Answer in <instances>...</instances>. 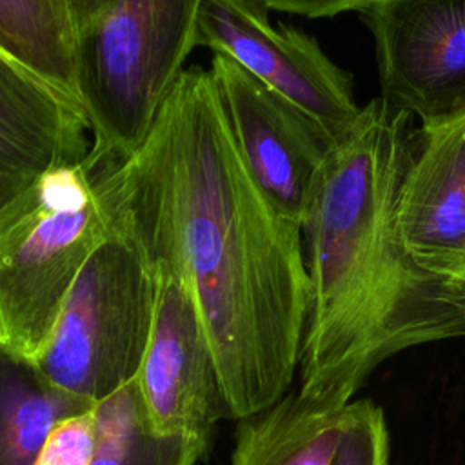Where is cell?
Returning <instances> with one entry per match:
<instances>
[{"mask_svg":"<svg viewBox=\"0 0 465 465\" xmlns=\"http://www.w3.org/2000/svg\"><path fill=\"white\" fill-rule=\"evenodd\" d=\"M96 169L113 227L187 285L229 418L287 394L311 311L302 227L247 171L211 73L183 69L133 153Z\"/></svg>","mask_w":465,"mask_h":465,"instance_id":"obj_1","label":"cell"},{"mask_svg":"<svg viewBox=\"0 0 465 465\" xmlns=\"http://www.w3.org/2000/svg\"><path fill=\"white\" fill-rule=\"evenodd\" d=\"M414 118L381 96L338 143L302 223L311 311L298 391L347 407L389 358L465 338V283L418 265L396 227Z\"/></svg>","mask_w":465,"mask_h":465,"instance_id":"obj_2","label":"cell"},{"mask_svg":"<svg viewBox=\"0 0 465 465\" xmlns=\"http://www.w3.org/2000/svg\"><path fill=\"white\" fill-rule=\"evenodd\" d=\"M203 0H67L94 167L133 153L196 45Z\"/></svg>","mask_w":465,"mask_h":465,"instance_id":"obj_3","label":"cell"},{"mask_svg":"<svg viewBox=\"0 0 465 465\" xmlns=\"http://www.w3.org/2000/svg\"><path fill=\"white\" fill-rule=\"evenodd\" d=\"M113 232L85 156L42 174L0 211V347L33 363L84 265Z\"/></svg>","mask_w":465,"mask_h":465,"instance_id":"obj_4","label":"cell"},{"mask_svg":"<svg viewBox=\"0 0 465 465\" xmlns=\"http://www.w3.org/2000/svg\"><path fill=\"white\" fill-rule=\"evenodd\" d=\"M158 276L145 252L113 227L71 287L31 363L53 387L98 403L138 376L153 331Z\"/></svg>","mask_w":465,"mask_h":465,"instance_id":"obj_5","label":"cell"},{"mask_svg":"<svg viewBox=\"0 0 465 465\" xmlns=\"http://www.w3.org/2000/svg\"><path fill=\"white\" fill-rule=\"evenodd\" d=\"M209 73L247 171L274 209L302 227L338 142L231 58L213 54Z\"/></svg>","mask_w":465,"mask_h":465,"instance_id":"obj_6","label":"cell"},{"mask_svg":"<svg viewBox=\"0 0 465 465\" xmlns=\"http://www.w3.org/2000/svg\"><path fill=\"white\" fill-rule=\"evenodd\" d=\"M196 45L223 54L318 120L340 143L358 124L352 76L336 65L314 36L272 25L256 0H203Z\"/></svg>","mask_w":465,"mask_h":465,"instance_id":"obj_7","label":"cell"},{"mask_svg":"<svg viewBox=\"0 0 465 465\" xmlns=\"http://www.w3.org/2000/svg\"><path fill=\"white\" fill-rule=\"evenodd\" d=\"M360 16L383 100L421 125L465 116V0H378Z\"/></svg>","mask_w":465,"mask_h":465,"instance_id":"obj_8","label":"cell"},{"mask_svg":"<svg viewBox=\"0 0 465 465\" xmlns=\"http://www.w3.org/2000/svg\"><path fill=\"white\" fill-rule=\"evenodd\" d=\"M154 269L158 296L151 338L136 376L140 398L154 432L209 447L218 421L229 418L214 358L183 280Z\"/></svg>","mask_w":465,"mask_h":465,"instance_id":"obj_9","label":"cell"},{"mask_svg":"<svg viewBox=\"0 0 465 465\" xmlns=\"http://www.w3.org/2000/svg\"><path fill=\"white\" fill-rule=\"evenodd\" d=\"M396 227L418 265L465 283V116L416 131L398 189Z\"/></svg>","mask_w":465,"mask_h":465,"instance_id":"obj_10","label":"cell"},{"mask_svg":"<svg viewBox=\"0 0 465 465\" xmlns=\"http://www.w3.org/2000/svg\"><path fill=\"white\" fill-rule=\"evenodd\" d=\"M91 143L80 104L0 53V211Z\"/></svg>","mask_w":465,"mask_h":465,"instance_id":"obj_11","label":"cell"},{"mask_svg":"<svg viewBox=\"0 0 465 465\" xmlns=\"http://www.w3.org/2000/svg\"><path fill=\"white\" fill-rule=\"evenodd\" d=\"M347 407L318 403L300 391L238 420L229 465H332Z\"/></svg>","mask_w":465,"mask_h":465,"instance_id":"obj_12","label":"cell"},{"mask_svg":"<svg viewBox=\"0 0 465 465\" xmlns=\"http://www.w3.org/2000/svg\"><path fill=\"white\" fill-rule=\"evenodd\" d=\"M94 405L53 387L0 347V465H33L60 420Z\"/></svg>","mask_w":465,"mask_h":465,"instance_id":"obj_13","label":"cell"},{"mask_svg":"<svg viewBox=\"0 0 465 465\" xmlns=\"http://www.w3.org/2000/svg\"><path fill=\"white\" fill-rule=\"evenodd\" d=\"M0 53L78 102L67 0H0Z\"/></svg>","mask_w":465,"mask_h":465,"instance_id":"obj_14","label":"cell"},{"mask_svg":"<svg viewBox=\"0 0 465 465\" xmlns=\"http://www.w3.org/2000/svg\"><path fill=\"white\" fill-rule=\"evenodd\" d=\"M91 465H196L207 445L153 430L136 378L94 405Z\"/></svg>","mask_w":465,"mask_h":465,"instance_id":"obj_15","label":"cell"},{"mask_svg":"<svg viewBox=\"0 0 465 465\" xmlns=\"http://www.w3.org/2000/svg\"><path fill=\"white\" fill-rule=\"evenodd\" d=\"M332 465H391V438L383 411L371 400L349 403L347 423Z\"/></svg>","mask_w":465,"mask_h":465,"instance_id":"obj_16","label":"cell"},{"mask_svg":"<svg viewBox=\"0 0 465 465\" xmlns=\"http://www.w3.org/2000/svg\"><path fill=\"white\" fill-rule=\"evenodd\" d=\"M94 441V407H91L60 420L47 434L33 465H91Z\"/></svg>","mask_w":465,"mask_h":465,"instance_id":"obj_17","label":"cell"},{"mask_svg":"<svg viewBox=\"0 0 465 465\" xmlns=\"http://www.w3.org/2000/svg\"><path fill=\"white\" fill-rule=\"evenodd\" d=\"M267 11L305 18H332L349 11H365L378 0H256Z\"/></svg>","mask_w":465,"mask_h":465,"instance_id":"obj_18","label":"cell"}]
</instances>
